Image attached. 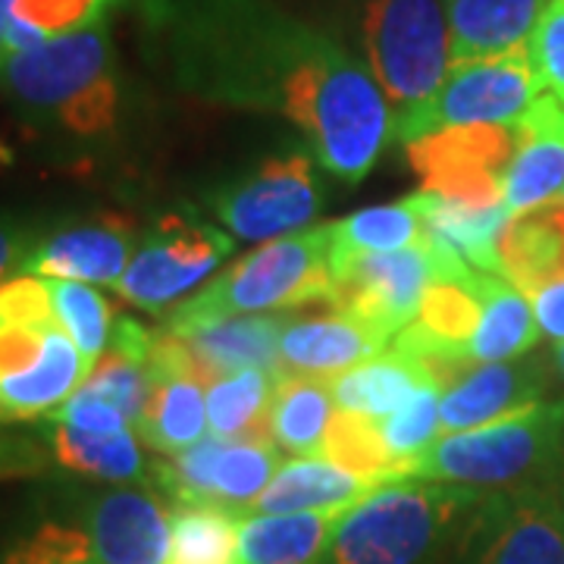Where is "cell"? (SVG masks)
<instances>
[{"instance_id":"6da1fadb","label":"cell","mask_w":564,"mask_h":564,"mask_svg":"<svg viewBox=\"0 0 564 564\" xmlns=\"http://www.w3.org/2000/svg\"><path fill=\"white\" fill-rule=\"evenodd\" d=\"M0 91L29 126L73 141H98L120 122V73L107 22L7 51Z\"/></svg>"},{"instance_id":"7a4b0ae2","label":"cell","mask_w":564,"mask_h":564,"mask_svg":"<svg viewBox=\"0 0 564 564\" xmlns=\"http://www.w3.org/2000/svg\"><path fill=\"white\" fill-rule=\"evenodd\" d=\"M280 113L307 135L323 170L345 185L367 180L395 122L380 82L336 41L307 63Z\"/></svg>"},{"instance_id":"3957f363","label":"cell","mask_w":564,"mask_h":564,"mask_svg":"<svg viewBox=\"0 0 564 564\" xmlns=\"http://www.w3.org/2000/svg\"><path fill=\"white\" fill-rule=\"evenodd\" d=\"M170 511L132 486L73 499L22 530L0 564H166Z\"/></svg>"},{"instance_id":"277c9868","label":"cell","mask_w":564,"mask_h":564,"mask_svg":"<svg viewBox=\"0 0 564 564\" xmlns=\"http://www.w3.org/2000/svg\"><path fill=\"white\" fill-rule=\"evenodd\" d=\"M480 489L430 480L380 486L345 511L326 564H452Z\"/></svg>"},{"instance_id":"5b68a950","label":"cell","mask_w":564,"mask_h":564,"mask_svg":"<svg viewBox=\"0 0 564 564\" xmlns=\"http://www.w3.org/2000/svg\"><path fill=\"white\" fill-rule=\"evenodd\" d=\"M564 452V402H536L464 433H445L414 462L411 480L505 492L545 484Z\"/></svg>"},{"instance_id":"8992f818","label":"cell","mask_w":564,"mask_h":564,"mask_svg":"<svg viewBox=\"0 0 564 564\" xmlns=\"http://www.w3.org/2000/svg\"><path fill=\"white\" fill-rule=\"evenodd\" d=\"M299 304H333V242L329 226L292 232L232 263L195 299L170 311L166 329L258 314Z\"/></svg>"},{"instance_id":"52a82bcc","label":"cell","mask_w":564,"mask_h":564,"mask_svg":"<svg viewBox=\"0 0 564 564\" xmlns=\"http://www.w3.org/2000/svg\"><path fill=\"white\" fill-rule=\"evenodd\" d=\"M364 51L392 120L436 95L452 66V35L443 0H367Z\"/></svg>"},{"instance_id":"ba28073f","label":"cell","mask_w":564,"mask_h":564,"mask_svg":"<svg viewBox=\"0 0 564 564\" xmlns=\"http://www.w3.org/2000/svg\"><path fill=\"white\" fill-rule=\"evenodd\" d=\"M543 88L530 47L486 61L452 63L436 95L392 122V139L411 144L455 126H518L543 98Z\"/></svg>"},{"instance_id":"9c48e42d","label":"cell","mask_w":564,"mask_h":564,"mask_svg":"<svg viewBox=\"0 0 564 564\" xmlns=\"http://www.w3.org/2000/svg\"><path fill=\"white\" fill-rule=\"evenodd\" d=\"M470 273V267L423 236L411 248L355 254L333 263V307L395 339L408 323H414L433 282L467 280Z\"/></svg>"},{"instance_id":"30bf717a","label":"cell","mask_w":564,"mask_h":564,"mask_svg":"<svg viewBox=\"0 0 564 564\" xmlns=\"http://www.w3.org/2000/svg\"><path fill=\"white\" fill-rule=\"evenodd\" d=\"M452 564H564V511L552 484L484 492Z\"/></svg>"},{"instance_id":"8fae6325","label":"cell","mask_w":564,"mask_h":564,"mask_svg":"<svg viewBox=\"0 0 564 564\" xmlns=\"http://www.w3.org/2000/svg\"><path fill=\"white\" fill-rule=\"evenodd\" d=\"M232 239L217 226L188 220V217H163L141 239L132 261L120 282L113 285L120 299L141 311L163 314L198 289L229 254Z\"/></svg>"},{"instance_id":"7c38bea8","label":"cell","mask_w":564,"mask_h":564,"mask_svg":"<svg viewBox=\"0 0 564 564\" xmlns=\"http://www.w3.org/2000/svg\"><path fill=\"white\" fill-rule=\"evenodd\" d=\"M280 448L273 443L204 440L151 464V484L173 505H220L248 514L273 484Z\"/></svg>"},{"instance_id":"4fadbf2b","label":"cell","mask_w":564,"mask_h":564,"mask_svg":"<svg viewBox=\"0 0 564 564\" xmlns=\"http://www.w3.org/2000/svg\"><path fill=\"white\" fill-rule=\"evenodd\" d=\"M423 192L452 202L505 204L502 182L514 158V126H455L404 144Z\"/></svg>"},{"instance_id":"5bb4252c","label":"cell","mask_w":564,"mask_h":564,"mask_svg":"<svg viewBox=\"0 0 564 564\" xmlns=\"http://www.w3.org/2000/svg\"><path fill=\"white\" fill-rule=\"evenodd\" d=\"M323 188L307 154L263 161L248 180L232 182L214 195L220 223L242 242L282 239L317 220Z\"/></svg>"},{"instance_id":"9a60e30c","label":"cell","mask_w":564,"mask_h":564,"mask_svg":"<svg viewBox=\"0 0 564 564\" xmlns=\"http://www.w3.org/2000/svg\"><path fill=\"white\" fill-rule=\"evenodd\" d=\"M135 254L132 220L120 214H101L95 220L73 223L35 239L22 258L20 273L44 280H76L95 285H117Z\"/></svg>"},{"instance_id":"2e32d148","label":"cell","mask_w":564,"mask_h":564,"mask_svg":"<svg viewBox=\"0 0 564 564\" xmlns=\"http://www.w3.org/2000/svg\"><path fill=\"white\" fill-rule=\"evenodd\" d=\"M549 370L543 358H514V361L480 364L464 370L443 392L440 423L445 433H464L486 423L505 421L530 404L545 402Z\"/></svg>"},{"instance_id":"e0dca14e","label":"cell","mask_w":564,"mask_h":564,"mask_svg":"<svg viewBox=\"0 0 564 564\" xmlns=\"http://www.w3.org/2000/svg\"><path fill=\"white\" fill-rule=\"evenodd\" d=\"M564 188V104L543 95L514 126V158L508 163L502 198L508 214L552 202Z\"/></svg>"},{"instance_id":"ac0fdd59","label":"cell","mask_w":564,"mask_h":564,"mask_svg":"<svg viewBox=\"0 0 564 564\" xmlns=\"http://www.w3.org/2000/svg\"><path fill=\"white\" fill-rule=\"evenodd\" d=\"M389 336L351 314L285 321L280 339L282 377H329L383 355Z\"/></svg>"},{"instance_id":"d6986e66","label":"cell","mask_w":564,"mask_h":564,"mask_svg":"<svg viewBox=\"0 0 564 564\" xmlns=\"http://www.w3.org/2000/svg\"><path fill=\"white\" fill-rule=\"evenodd\" d=\"M285 321L280 317H223V321L195 323L185 329H170L188 345L198 364L202 383H217L220 373L232 370H270L282 380L280 339ZM166 329V326H163Z\"/></svg>"},{"instance_id":"ffe728a7","label":"cell","mask_w":564,"mask_h":564,"mask_svg":"<svg viewBox=\"0 0 564 564\" xmlns=\"http://www.w3.org/2000/svg\"><path fill=\"white\" fill-rule=\"evenodd\" d=\"M499 273L524 295L564 282V198L511 214L499 236Z\"/></svg>"},{"instance_id":"44dd1931","label":"cell","mask_w":564,"mask_h":564,"mask_svg":"<svg viewBox=\"0 0 564 564\" xmlns=\"http://www.w3.org/2000/svg\"><path fill=\"white\" fill-rule=\"evenodd\" d=\"M549 0H443L452 63L524 51Z\"/></svg>"},{"instance_id":"7402d4cb","label":"cell","mask_w":564,"mask_h":564,"mask_svg":"<svg viewBox=\"0 0 564 564\" xmlns=\"http://www.w3.org/2000/svg\"><path fill=\"white\" fill-rule=\"evenodd\" d=\"M91 373L76 343L51 329L44 336V351L32 367L0 377V423H25L57 411Z\"/></svg>"},{"instance_id":"603a6c76","label":"cell","mask_w":564,"mask_h":564,"mask_svg":"<svg viewBox=\"0 0 564 564\" xmlns=\"http://www.w3.org/2000/svg\"><path fill=\"white\" fill-rule=\"evenodd\" d=\"M351 508H323L295 514H242V564H326L333 533Z\"/></svg>"},{"instance_id":"cb8c5ba5","label":"cell","mask_w":564,"mask_h":564,"mask_svg":"<svg viewBox=\"0 0 564 564\" xmlns=\"http://www.w3.org/2000/svg\"><path fill=\"white\" fill-rule=\"evenodd\" d=\"M470 285L480 299V323L467 345L474 364H499L524 358L540 343V323L521 289H514L502 273L474 270Z\"/></svg>"},{"instance_id":"d4e9b609","label":"cell","mask_w":564,"mask_h":564,"mask_svg":"<svg viewBox=\"0 0 564 564\" xmlns=\"http://www.w3.org/2000/svg\"><path fill=\"white\" fill-rule=\"evenodd\" d=\"M39 433L54 464L76 477L113 486H151V467L141 455L139 440L129 430L98 436V433H82L66 423L41 417Z\"/></svg>"},{"instance_id":"484cf974","label":"cell","mask_w":564,"mask_h":564,"mask_svg":"<svg viewBox=\"0 0 564 564\" xmlns=\"http://www.w3.org/2000/svg\"><path fill=\"white\" fill-rule=\"evenodd\" d=\"M414 204L423 217V236L455 254L470 270L499 273V236L508 223V207H477V204L452 202L433 192H414Z\"/></svg>"},{"instance_id":"4316f807","label":"cell","mask_w":564,"mask_h":564,"mask_svg":"<svg viewBox=\"0 0 564 564\" xmlns=\"http://www.w3.org/2000/svg\"><path fill=\"white\" fill-rule=\"evenodd\" d=\"M383 484L364 480L343 470L329 458H295L276 470L273 484L248 514H295V511H323V508H355L373 496ZM389 486V484H386Z\"/></svg>"},{"instance_id":"83f0119b","label":"cell","mask_w":564,"mask_h":564,"mask_svg":"<svg viewBox=\"0 0 564 564\" xmlns=\"http://www.w3.org/2000/svg\"><path fill=\"white\" fill-rule=\"evenodd\" d=\"M426 383H436V380L423 367L386 348V355H377L370 361L345 370L343 377H336L329 383V392L343 411L377 421L404 408L411 402V395Z\"/></svg>"},{"instance_id":"f1b7e54d","label":"cell","mask_w":564,"mask_h":564,"mask_svg":"<svg viewBox=\"0 0 564 564\" xmlns=\"http://www.w3.org/2000/svg\"><path fill=\"white\" fill-rule=\"evenodd\" d=\"M280 377L270 370H236L207 389V426L217 440L239 443H273L270 440V404ZM276 445V443H273Z\"/></svg>"},{"instance_id":"f546056e","label":"cell","mask_w":564,"mask_h":564,"mask_svg":"<svg viewBox=\"0 0 564 564\" xmlns=\"http://www.w3.org/2000/svg\"><path fill=\"white\" fill-rule=\"evenodd\" d=\"M333 423L329 383L321 377H282L270 404V440L299 458L323 455V440Z\"/></svg>"},{"instance_id":"4dcf8cb0","label":"cell","mask_w":564,"mask_h":564,"mask_svg":"<svg viewBox=\"0 0 564 564\" xmlns=\"http://www.w3.org/2000/svg\"><path fill=\"white\" fill-rule=\"evenodd\" d=\"M239 527L242 511L220 505H176L170 511L166 564H242Z\"/></svg>"},{"instance_id":"1f68e13d","label":"cell","mask_w":564,"mask_h":564,"mask_svg":"<svg viewBox=\"0 0 564 564\" xmlns=\"http://www.w3.org/2000/svg\"><path fill=\"white\" fill-rule=\"evenodd\" d=\"M423 239V217L414 204V195L404 202L364 207L358 214L329 226L333 263L355 258V254H377V251H399Z\"/></svg>"},{"instance_id":"d6a6232c","label":"cell","mask_w":564,"mask_h":564,"mask_svg":"<svg viewBox=\"0 0 564 564\" xmlns=\"http://www.w3.org/2000/svg\"><path fill=\"white\" fill-rule=\"evenodd\" d=\"M204 392L195 380H166L154 383V395L135 423L139 440L161 455H180L202 440Z\"/></svg>"},{"instance_id":"836d02e7","label":"cell","mask_w":564,"mask_h":564,"mask_svg":"<svg viewBox=\"0 0 564 564\" xmlns=\"http://www.w3.org/2000/svg\"><path fill=\"white\" fill-rule=\"evenodd\" d=\"M107 0H0L7 51H29L104 20Z\"/></svg>"},{"instance_id":"e575fe53","label":"cell","mask_w":564,"mask_h":564,"mask_svg":"<svg viewBox=\"0 0 564 564\" xmlns=\"http://www.w3.org/2000/svg\"><path fill=\"white\" fill-rule=\"evenodd\" d=\"M323 455L348 474L373 480V484L386 486L408 480L402 464L389 455L380 423L373 417L348 414V411L336 414L329 430H326V440H323Z\"/></svg>"},{"instance_id":"d590c367","label":"cell","mask_w":564,"mask_h":564,"mask_svg":"<svg viewBox=\"0 0 564 564\" xmlns=\"http://www.w3.org/2000/svg\"><path fill=\"white\" fill-rule=\"evenodd\" d=\"M47 289H51L54 314H57L63 333L76 343L88 367H95L110 345V329L117 321L110 302L101 292H95L88 282L47 280Z\"/></svg>"},{"instance_id":"8d00e7d4","label":"cell","mask_w":564,"mask_h":564,"mask_svg":"<svg viewBox=\"0 0 564 564\" xmlns=\"http://www.w3.org/2000/svg\"><path fill=\"white\" fill-rule=\"evenodd\" d=\"M445 386L426 383L421 386L411 402L399 408L395 414H389L386 421H380V433H383V443L389 448V455L402 464L408 480H411V470L414 462L430 452V445L440 440V402H443Z\"/></svg>"},{"instance_id":"74e56055","label":"cell","mask_w":564,"mask_h":564,"mask_svg":"<svg viewBox=\"0 0 564 564\" xmlns=\"http://www.w3.org/2000/svg\"><path fill=\"white\" fill-rule=\"evenodd\" d=\"M417 323L436 339L467 348L480 323V299L470 285V276L433 282L423 295Z\"/></svg>"},{"instance_id":"f35d334b","label":"cell","mask_w":564,"mask_h":564,"mask_svg":"<svg viewBox=\"0 0 564 564\" xmlns=\"http://www.w3.org/2000/svg\"><path fill=\"white\" fill-rule=\"evenodd\" d=\"M82 389L101 395L104 402H110L129 423H139L144 408L154 395V380L148 373V367L139 361H129L117 351H104L101 361L91 367V373L85 377Z\"/></svg>"},{"instance_id":"ab89813d","label":"cell","mask_w":564,"mask_h":564,"mask_svg":"<svg viewBox=\"0 0 564 564\" xmlns=\"http://www.w3.org/2000/svg\"><path fill=\"white\" fill-rule=\"evenodd\" d=\"M0 326H25L39 333L57 329L47 280L20 273L13 280L0 282Z\"/></svg>"},{"instance_id":"60d3db41","label":"cell","mask_w":564,"mask_h":564,"mask_svg":"<svg viewBox=\"0 0 564 564\" xmlns=\"http://www.w3.org/2000/svg\"><path fill=\"white\" fill-rule=\"evenodd\" d=\"M530 57L543 85L564 104V0H549L530 39Z\"/></svg>"},{"instance_id":"b9f144b4","label":"cell","mask_w":564,"mask_h":564,"mask_svg":"<svg viewBox=\"0 0 564 564\" xmlns=\"http://www.w3.org/2000/svg\"><path fill=\"white\" fill-rule=\"evenodd\" d=\"M47 421L66 423L73 430L82 433H98V436H110V433H126L129 421L122 417V411H117L110 402H104L101 395L88 392V389H76L66 402L47 414Z\"/></svg>"},{"instance_id":"7bdbcfd3","label":"cell","mask_w":564,"mask_h":564,"mask_svg":"<svg viewBox=\"0 0 564 564\" xmlns=\"http://www.w3.org/2000/svg\"><path fill=\"white\" fill-rule=\"evenodd\" d=\"M44 336L47 333L25 326H0V377L20 373L39 361L44 351Z\"/></svg>"},{"instance_id":"ee69618b","label":"cell","mask_w":564,"mask_h":564,"mask_svg":"<svg viewBox=\"0 0 564 564\" xmlns=\"http://www.w3.org/2000/svg\"><path fill=\"white\" fill-rule=\"evenodd\" d=\"M47 445L32 443L25 436H13L0 430V480L3 477H29L47 467Z\"/></svg>"},{"instance_id":"f6af8a7d","label":"cell","mask_w":564,"mask_h":564,"mask_svg":"<svg viewBox=\"0 0 564 564\" xmlns=\"http://www.w3.org/2000/svg\"><path fill=\"white\" fill-rule=\"evenodd\" d=\"M154 333L158 329H151V326H144L135 317H117L113 321V329H110V345H107V351H117L122 358H129V361H139L148 367V358H151V345H154Z\"/></svg>"},{"instance_id":"bcb514c9","label":"cell","mask_w":564,"mask_h":564,"mask_svg":"<svg viewBox=\"0 0 564 564\" xmlns=\"http://www.w3.org/2000/svg\"><path fill=\"white\" fill-rule=\"evenodd\" d=\"M533 314L543 336H549L552 343H564V282L549 285L533 299Z\"/></svg>"},{"instance_id":"7dc6e473","label":"cell","mask_w":564,"mask_h":564,"mask_svg":"<svg viewBox=\"0 0 564 564\" xmlns=\"http://www.w3.org/2000/svg\"><path fill=\"white\" fill-rule=\"evenodd\" d=\"M35 242V236L17 220L0 217V282L7 276V270H20L22 258L29 254V248Z\"/></svg>"},{"instance_id":"c3c4849f","label":"cell","mask_w":564,"mask_h":564,"mask_svg":"<svg viewBox=\"0 0 564 564\" xmlns=\"http://www.w3.org/2000/svg\"><path fill=\"white\" fill-rule=\"evenodd\" d=\"M549 484H552V489H555V499H558V505H562V511H564V452H562V458H558L555 474L549 477Z\"/></svg>"},{"instance_id":"681fc988","label":"cell","mask_w":564,"mask_h":564,"mask_svg":"<svg viewBox=\"0 0 564 564\" xmlns=\"http://www.w3.org/2000/svg\"><path fill=\"white\" fill-rule=\"evenodd\" d=\"M549 364H552V373L564 383V343H555L552 355H549Z\"/></svg>"},{"instance_id":"f907efd6","label":"cell","mask_w":564,"mask_h":564,"mask_svg":"<svg viewBox=\"0 0 564 564\" xmlns=\"http://www.w3.org/2000/svg\"><path fill=\"white\" fill-rule=\"evenodd\" d=\"M7 57V39H3V20H0V63Z\"/></svg>"},{"instance_id":"816d5d0a","label":"cell","mask_w":564,"mask_h":564,"mask_svg":"<svg viewBox=\"0 0 564 564\" xmlns=\"http://www.w3.org/2000/svg\"><path fill=\"white\" fill-rule=\"evenodd\" d=\"M7 163V154H3V144H0V166Z\"/></svg>"},{"instance_id":"f5cc1de1","label":"cell","mask_w":564,"mask_h":564,"mask_svg":"<svg viewBox=\"0 0 564 564\" xmlns=\"http://www.w3.org/2000/svg\"><path fill=\"white\" fill-rule=\"evenodd\" d=\"M107 3H117V0H107Z\"/></svg>"}]
</instances>
